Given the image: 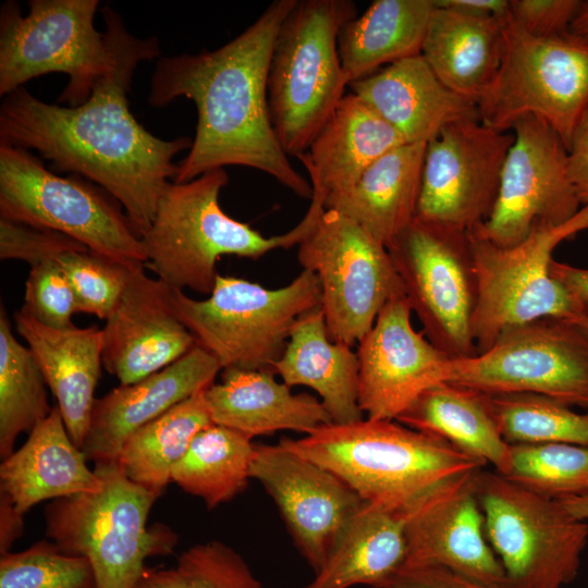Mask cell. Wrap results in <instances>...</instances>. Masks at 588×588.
<instances>
[{"instance_id": "6da1fadb", "label": "cell", "mask_w": 588, "mask_h": 588, "mask_svg": "<svg viewBox=\"0 0 588 588\" xmlns=\"http://www.w3.org/2000/svg\"><path fill=\"white\" fill-rule=\"evenodd\" d=\"M159 56L156 37H135L124 26L113 69L82 105L47 103L23 86L0 106V143L36 150L57 170L99 185L125 209L139 238L176 175L173 158L193 143L185 136L161 139L130 111L127 95L138 63Z\"/></svg>"}, {"instance_id": "7a4b0ae2", "label": "cell", "mask_w": 588, "mask_h": 588, "mask_svg": "<svg viewBox=\"0 0 588 588\" xmlns=\"http://www.w3.org/2000/svg\"><path fill=\"white\" fill-rule=\"evenodd\" d=\"M296 0H274L238 36L213 50L160 57L148 103L160 108L179 97L195 103L197 123L175 183L228 166L261 171L298 197L313 188L289 160L274 133L268 106L270 59L280 26Z\"/></svg>"}, {"instance_id": "3957f363", "label": "cell", "mask_w": 588, "mask_h": 588, "mask_svg": "<svg viewBox=\"0 0 588 588\" xmlns=\"http://www.w3.org/2000/svg\"><path fill=\"white\" fill-rule=\"evenodd\" d=\"M279 442L333 473L364 502L396 511L487 465L439 437L390 419L329 422Z\"/></svg>"}, {"instance_id": "277c9868", "label": "cell", "mask_w": 588, "mask_h": 588, "mask_svg": "<svg viewBox=\"0 0 588 588\" xmlns=\"http://www.w3.org/2000/svg\"><path fill=\"white\" fill-rule=\"evenodd\" d=\"M228 183L226 171L216 169L188 182H169L161 195L140 241L147 256L145 266L170 287L209 295L221 256L258 259L273 249L298 245L324 210L321 204L310 201L295 228L266 237L221 209L219 194Z\"/></svg>"}, {"instance_id": "5b68a950", "label": "cell", "mask_w": 588, "mask_h": 588, "mask_svg": "<svg viewBox=\"0 0 588 588\" xmlns=\"http://www.w3.org/2000/svg\"><path fill=\"white\" fill-rule=\"evenodd\" d=\"M98 0H30L22 15L16 1L0 9V96L3 98L32 78L69 75L59 102H85L97 82L110 72L118 57L121 15L105 5L106 29L99 33L94 17Z\"/></svg>"}, {"instance_id": "8992f818", "label": "cell", "mask_w": 588, "mask_h": 588, "mask_svg": "<svg viewBox=\"0 0 588 588\" xmlns=\"http://www.w3.org/2000/svg\"><path fill=\"white\" fill-rule=\"evenodd\" d=\"M94 469L101 490L52 500L46 534L62 551L89 561L97 588H135L145 561L172 553L179 536L167 525H147L161 494L128 479L117 460Z\"/></svg>"}, {"instance_id": "52a82bcc", "label": "cell", "mask_w": 588, "mask_h": 588, "mask_svg": "<svg viewBox=\"0 0 588 588\" xmlns=\"http://www.w3.org/2000/svg\"><path fill=\"white\" fill-rule=\"evenodd\" d=\"M357 15L350 0H296L278 32L268 71L271 123L287 156L311 145L345 96L338 35Z\"/></svg>"}, {"instance_id": "ba28073f", "label": "cell", "mask_w": 588, "mask_h": 588, "mask_svg": "<svg viewBox=\"0 0 588 588\" xmlns=\"http://www.w3.org/2000/svg\"><path fill=\"white\" fill-rule=\"evenodd\" d=\"M171 302L196 343L217 358L222 370H261L282 356L297 320L320 307L321 290L316 274L305 269L275 290L218 274L206 299L172 289Z\"/></svg>"}, {"instance_id": "9c48e42d", "label": "cell", "mask_w": 588, "mask_h": 588, "mask_svg": "<svg viewBox=\"0 0 588 588\" xmlns=\"http://www.w3.org/2000/svg\"><path fill=\"white\" fill-rule=\"evenodd\" d=\"M492 85L478 101L480 121L506 132L524 115L548 122L567 150L588 111V34L537 37L512 23Z\"/></svg>"}, {"instance_id": "30bf717a", "label": "cell", "mask_w": 588, "mask_h": 588, "mask_svg": "<svg viewBox=\"0 0 588 588\" xmlns=\"http://www.w3.org/2000/svg\"><path fill=\"white\" fill-rule=\"evenodd\" d=\"M588 230V205L564 223L535 230L518 244L502 247L469 230L477 279L471 332L477 354L505 330L543 317L574 320L583 313L551 274L554 249Z\"/></svg>"}, {"instance_id": "8fae6325", "label": "cell", "mask_w": 588, "mask_h": 588, "mask_svg": "<svg viewBox=\"0 0 588 588\" xmlns=\"http://www.w3.org/2000/svg\"><path fill=\"white\" fill-rule=\"evenodd\" d=\"M476 492L487 539L511 588H562L576 578L587 520L495 470L477 473Z\"/></svg>"}, {"instance_id": "7c38bea8", "label": "cell", "mask_w": 588, "mask_h": 588, "mask_svg": "<svg viewBox=\"0 0 588 588\" xmlns=\"http://www.w3.org/2000/svg\"><path fill=\"white\" fill-rule=\"evenodd\" d=\"M79 177L59 176L29 150L0 143V218L63 233L126 266L145 265L126 215Z\"/></svg>"}, {"instance_id": "4fadbf2b", "label": "cell", "mask_w": 588, "mask_h": 588, "mask_svg": "<svg viewBox=\"0 0 588 588\" xmlns=\"http://www.w3.org/2000/svg\"><path fill=\"white\" fill-rule=\"evenodd\" d=\"M297 259L319 281L320 307L333 342L358 344L388 301L404 292L388 248L332 209H324L299 242Z\"/></svg>"}, {"instance_id": "5bb4252c", "label": "cell", "mask_w": 588, "mask_h": 588, "mask_svg": "<svg viewBox=\"0 0 588 588\" xmlns=\"http://www.w3.org/2000/svg\"><path fill=\"white\" fill-rule=\"evenodd\" d=\"M387 248L425 336L453 359L476 355L469 232L416 217Z\"/></svg>"}, {"instance_id": "9a60e30c", "label": "cell", "mask_w": 588, "mask_h": 588, "mask_svg": "<svg viewBox=\"0 0 588 588\" xmlns=\"http://www.w3.org/2000/svg\"><path fill=\"white\" fill-rule=\"evenodd\" d=\"M446 381L488 394L532 393L588 408V329L558 317L510 328L483 353L452 359Z\"/></svg>"}, {"instance_id": "2e32d148", "label": "cell", "mask_w": 588, "mask_h": 588, "mask_svg": "<svg viewBox=\"0 0 588 588\" xmlns=\"http://www.w3.org/2000/svg\"><path fill=\"white\" fill-rule=\"evenodd\" d=\"M490 216L471 229L493 244L513 246L535 230L564 223L583 207L568 176V150L536 115L518 118Z\"/></svg>"}, {"instance_id": "e0dca14e", "label": "cell", "mask_w": 588, "mask_h": 588, "mask_svg": "<svg viewBox=\"0 0 588 588\" xmlns=\"http://www.w3.org/2000/svg\"><path fill=\"white\" fill-rule=\"evenodd\" d=\"M514 134L462 119L426 146L416 217L471 230L490 216Z\"/></svg>"}, {"instance_id": "ac0fdd59", "label": "cell", "mask_w": 588, "mask_h": 588, "mask_svg": "<svg viewBox=\"0 0 588 588\" xmlns=\"http://www.w3.org/2000/svg\"><path fill=\"white\" fill-rule=\"evenodd\" d=\"M250 478L275 503L301 555L318 572L364 501L323 466L277 444H255Z\"/></svg>"}, {"instance_id": "d6986e66", "label": "cell", "mask_w": 588, "mask_h": 588, "mask_svg": "<svg viewBox=\"0 0 588 588\" xmlns=\"http://www.w3.org/2000/svg\"><path fill=\"white\" fill-rule=\"evenodd\" d=\"M405 293L391 297L357 344L358 404L365 417L395 420L430 387L446 381L449 357L414 329Z\"/></svg>"}, {"instance_id": "ffe728a7", "label": "cell", "mask_w": 588, "mask_h": 588, "mask_svg": "<svg viewBox=\"0 0 588 588\" xmlns=\"http://www.w3.org/2000/svg\"><path fill=\"white\" fill-rule=\"evenodd\" d=\"M479 470L440 485L404 511L406 554L401 568L443 567L487 585L510 587L486 536L476 492Z\"/></svg>"}, {"instance_id": "44dd1931", "label": "cell", "mask_w": 588, "mask_h": 588, "mask_svg": "<svg viewBox=\"0 0 588 588\" xmlns=\"http://www.w3.org/2000/svg\"><path fill=\"white\" fill-rule=\"evenodd\" d=\"M130 268L127 283L102 328V365L121 384H131L173 364L196 340L171 302L172 289Z\"/></svg>"}, {"instance_id": "7402d4cb", "label": "cell", "mask_w": 588, "mask_h": 588, "mask_svg": "<svg viewBox=\"0 0 588 588\" xmlns=\"http://www.w3.org/2000/svg\"><path fill=\"white\" fill-rule=\"evenodd\" d=\"M220 370L217 358L196 343L168 367L96 399L82 446L87 460L115 461L132 433L210 387Z\"/></svg>"}, {"instance_id": "603a6c76", "label": "cell", "mask_w": 588, "mask_h": 588, "mask_svg": "<svg viewBox=\"0 0 588 588\" xmlns=\"http://www.w3.org/2000/svg\"><path fill=\"white\" fill-rule=\"evenodd\" d=\"M348 87L405 143L427 144L451 122L480 120L477 103L448 88L421 54L387 65Z\"/></svg>"}, {"instance_id": "cb8c5ba5", "label": "cell", "mask_w": 588, "mask_h": 588, "mask_svg": "<svg viewBox=\"0 0 588 588\" xmlns=\"http://www.w3.org/2000/svg\"><path fill=\"white\" fill-rule=\"evenodd\" d=\"M14 321L57 400L70 437L82 450L103 366L102 329L51 328L21 309Z\"/></svg>"}, {"instance_id": "d4e9b609", "label": "cell", "mask_w": 588, "mask_h": 588, "mask_svg": "<svg viewBox=\"0 0 588 588\" xmlns=\"http://www.w3.org/2000/svg\"><path fill=\"white\" fill-rule=\"evenodd\" d=\"M70 437L58 406L0 465V493L25 514L45 500L101 490V477Z\"/></svg>"}, {"instance_id": "484cf974", "label": "cell", "mask_w": 588, "mask_h": 588, "mask_svg": "<svg viewBox=\"0 0 588 588\" xmlns=\"http://www.w3.org/2000/svg\"><path fill=\"white\" fill-rule=\"evenodd\" d=\"M270 369H223L220 383L205 390L213 424L255 438L290 430L307 434L332 422L320 400L294 394Z\"/></svg>"}, {"instance_id": "4316f807", "label": "cell", "mask_w": 588, "mask_h": 588, "mask_svg": "<svg viewBox=\"0 0 588 588\" xmlns=\"http://www.w3.org/2000/svg\"><path fill=\"white\" fill-rule=\"evenodd\" d=\"M404 139L356 95L346 94L313 140L297 157L313 188L311 198L350 188L380 157Z\"/></svg>"}, {"instance_id": "83f0119b", "label": "cell", "mask_w": 588, "mask_h": 588, "mask_svg": "<svg viewBox=\"0 0 588 588\" xmlns=\"http://www.w3.org/2000/svg\"><path fill=\"white\" fill-rule=\"evenodd\" d=\"M426 146L391 149L350 188L328 196L324 208L353 219L388 247L416 218Z\"/></svg>"}, {"instance_id": "f1b7e54d", "label": "cell", "mask_w": 588, "mask_h": 588, "mask_svg": "<svg viewBox=\"0 0 588 588\" xmlns=\"http://www.w3.org/2000/svg\"><path fill=\"white\" fill-rule=\"evenodd\" d=\"M506 19L480 17L436 4L420 54L448 88L478 103L499 72Z\"/></svg>"}, {"instance_id": "f546056e", "label": "cell", "mask_w": 588, "mask_h": 588, "mask_svg": "<svg viewBox=\"0 0 588 588\" xmlns=\"http://www.w3.org/2000/svg\"><path fill=\"white\" fill-rule=\"evenodd\" d=\"M270 370L291 388L314 390L334 424L365 417L358 404L357 354L352 346L330 340L321 307L297 320L282 356Z\"/></svg>"}, {"instance_id": "4dcf8cb0", "label": "cell", "mask_w": 588, "mask_h": 588, "mask_svg": "<svg viewBox=\"0 0 588 588\" xmlns=\"http://www.w3.org/2000/svg\"><path fill=\"white\" fill-rule=\"evenodd\" d=\"M395 420L445 440L503 476L510 471L511 444L500 432L488 393L442 381L424 391Z\"/></svg>"}, {"instance_id": "1f68e13d", "label": "cell", "mask_w": 588, "mask_h": 588, "mask_svg": "<svg viewBox=\"0 0 588 588\" xmlns=\"http://www.w3.org/2000/svg\"><path fill=\"white\" fill-rule=\"evenodd\" d=\"M405 554L404 511L364 502L304 588L381 587Z\"/></svg>"}, {"instance_id": "d6a6232c", "label": "cell", "mask_w": 588, "mask_h": 588, "mask_svg": "<svg viewBox=\"0 0 588 588\" xmlns=\"http://www.w3.org/2000/svg\"><path fill=\"white\" fill-rule=\"evenodd\" d=\"M434 0H375L341 27L338 51L350 83L421 53Z\"/></svg>"}, {"instance_id": "836d02e7", "label": "cell", "mask_w": 588, "mask_h": 588, "mask_svg": "<svg viewBox=\"0 0 588 588\" xmlns=\"http://www.w3.org/2000/svg\"><path fill=\"white\" fill-rule=\"evenodd\" d=\"M205 390L173 406L127 438L117 462L128 479L162 494L171 481L173 467L185 455L194 438L213 424Z\"/></svg>"}, {"instance_id": "e575fe53", "label": "cell", "mask_w": 588, "mask_h": 588, "mask_svg": "<svg viewBox=\"0 0 588 588\" xmlns=\"http://www.w3.org/2000/svg\"><path fill=\"white\" fill-rule=\"evenodd\" d=\"M254 450L249 436L211 424L197 433L173 467L171 481L215 509L247 487Z\"/></svg>"}, {"instance_id": "d590c367", "label": "cell", "mask_w": 588, "mask_h": 588, "mask_svg": "<svg viewBox=\"0 0 588 588\" xmlns=\"http://www.w3.org/2000/svg\"><path fill=\"white\" fill-rule=\"evenodd\" d=\"M46 381L27 346L14 336L0 310V457L14 452L17 437L29 433L51 412Z\"/></svg>"}, {"instance_id": "8d00e7d4", "label": "cell", "mask_w": 588, "mask_h": 588, "mask_svg": "<svg viewBox=\"0 0 588 588\" xmlns=\"http://www.w3.org/2000/svg\"><path fill=\"white\" fill-rule=\"evenodd\" d=\"M509 444L571 443L588 446V413L532 393L489 394Z\"/></svg>"}, {"instance_id": "74e56055", "label": "cell", "mask_w": 588, "mask_h": 588, "mask_svg": "<svg viewBox=\"0 0 588 588\" xmlns=\"http://www.w3.org/2000/svg\"><path fill=\"white\" fill-rule=\"evenodd\" d=\"M512 481L549 499L588 495V446L511 444Z\"/></svg>"}, {"instance_id": "f35d334b", "label": "cell", "mask_w": 588, "mask_h": 588, "mask_svg": "<svg viewBox=\"0 0 588 588\" xmlns=\"http://www.w3.org/2000/svg\"><path fill=\"white\" fill-rule=\"evenodd\" d=\"M135 588H264L244 558L219 540L197 543L167 568L146 567Z\"/></svg>"}, {"instance_id": "ab89813d", "label": "cell", "mask_w": 588, "mask_h": 588, "mask_svg": "<svg viewBox=\"0 0 588 588\" xmlns=\"http://www.w3.org/2000/svg\"><path fill=\"white\" fill-rule=\"evenodd\" d=\"M0 588H97L89 561L40 540L0 556Z\"/></svg>"}, {"instance_id": "60d3db41", "label": "cell", "mask_w": 588, "mask_h": 588, "mask_svg": "<svg viewBox=\"0 0 588 588\" xmlns=\"http://www.w3.org/2000/svg\"><path fill=\"white\" fill-rule=\"evenodd\" d=\"M56 260L72 286L77 313L106 320L125 289L132 266L89 249L66 252Z\"/></svg>"}, {"instance_id": "b9f144b4", "label": "cell", "mask_w": 588, "mask_h": 588, "mask_svg": "<svg viewBox=\"0 0 588 588\" xmlns=\"http://www.w3.org/2000/svg\"><path fill=\"white\" fill-rule=\"evenodd\" d=\"M38 322L51 328H70L77 313L72 286L57 260L30 266L21 308Z\"/></svg>"}, {"instance_id": "7bdbcfd3", "label": "cell", "mask_w": 588, "mask_h": 588, "mask_svg": "<svg viewBox=\"0 0 588 588\" xmlns=\"http://www.w3.org/2000/svg\"><path fill=\"white\" fill-rule=\"evenodd\" d=\"M85 249V245L63 233L0 218L1 260L19 259L34 266L56 260L66 252Z\"/></svg>"}, {"instance_id": "ee69618b", "label": "cell", "mask_w": 588, "mask_h": 588, "mask_svg": "<svg viewBox=\"0 0 588 588\" xmlns=\"http://www.w3.org/2000/svg\"><path fill=\"white\" fill-rule=\"evenodd\" d=\"M581 0H510L509 19L526 33L549 37L569 30Z\"/></svg>"}, {"instance_id": "f6af8a7d", "label": "cell", "mask_w": 588, "mask_h": 588, "mask_svg": "<svg viewBox=\"0 0 588 588\" xmlns=\"http://www.w3.org/2000/svg\"><path fill=\"white\" fill-rule=\"evenodd\" d=\"M381 588H510L492 586L437 566L400 568Z\"/></svg>"}, {"instance_id": "bcb514c9", "label": "cell", "mask_w": 588, "mask_h": 588, "mask_svg": "<svg viewBox=\"0 0 588 588\" xmlns=\"http://www.w3.org/2000/svg\"><path fill=\"white\" fill-rule=\"evenodd\" d=\"M568 176L581 206L588 205V111L568 147Z\"/></svg>"}, {"instance_id": "7dc6e473", "label": "cell", "mask_w": 588, "mask_h": 588, "mask_svg": "<svg viewBox=\"0 0 588 588\" xmlns=\"http://www.w3.org/2000/svg\"><path fill=\"white\" fill-rule=\"evenodd\" d=\"M550 271L568 291L583 315L588 316V269L553 260Z\"/></svg>"}, {"instance_id": "c3c4849f", "label": "cell", "mask_w": 588, "mask_h": 588, "mask_svg": "<svg viewBox=\"0 0 588 588\" xmlns=\"http://www.w3.org/2000/svg\"><path fill=\"white\" fill-rule=\"evenodd\" d=\"M436 4L480 17L509 16V0H436Z\"/></svg>"}, {"instance_id": "681fc988", "label": "cell", "mask_w": 588, "mask_h": 588, "mask_svg": "<svg viewBox=\"0 0 588 588\" xmlns=\"http://www.w3.org/2000/svg\"><path fill=\"white\" fill-rule=\"evenodd\" d=\"M23 514L7 495L0 493V553L10 551L13 542L23 532Z\"/></svg>"}, {"instance_id": "f907efd6", "label": "cell", "mask_w": 588, "mask_h": 588, "mask_svg": "<svg viewBox=\"0 0 588 588\" xmlns=\"http://www.w3.org/2000/svg\"><path fill=\"white\" fill-rule=\"evenodd\" d=\"M559 501L572 516L588 520V495L571 497Z\"/></svg>"}, {"instance_id": "816d5d0a", "label": "cell", "mask_w": 588, "mask_h": 588, "mask_svg": "<svg viewBox=\"0 0 588 588\" xmlns=\"http://www.w3.org/2000/svg\"><path fill=\"white\" fill-rule=\"evenodd\" d=\"M569 29L575 33L588 34V0L581 1Z\"/></svg>"}, {"instance_id": "f5cc1de1", "label": "cell", "mask_w": 588, "mask_h": 588, "mask_svg": "<svg viewBox=\"0 0 588 588\" xmlns=\"http://www.w3.org/2000/svg\"><path fill=\"white\" fill-rule=\"evenodd\" d=\"M574 320L579 322L580 324H583L584 327H586L588 329V316L581 315V316L577 317Z\"/></svg>"}, {"instance_id": "db71d44e", "label": "cell", "mask_w": 588, "mask_h": 588, "mask_svg": "<svg viewBox=\"0 0 588 588\" xmlns=\"http://www.w3.org/2000/svg\"><path fill=\"white\" fill-rule=\"evenodd\" d=\"M362 588H381V587H362Z\"/></svg>"}]
</instances>
